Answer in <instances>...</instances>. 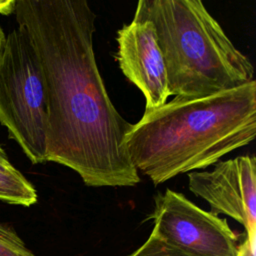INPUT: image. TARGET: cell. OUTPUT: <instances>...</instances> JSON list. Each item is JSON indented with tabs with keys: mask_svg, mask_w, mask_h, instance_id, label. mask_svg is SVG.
Wrapping results in <instances>:
<instances>
[{
	"mask_svg": "<svg viewBox=\"0 0 256 256\" xmlns=\"http://www.w3.org/2000/svg\"><path fill=\"white\" fill-rule=\"evenodd\" d=\"M47 95L46 162L74 170L89 187L140 182L124 148L132 124L111 101L93 47L95 12L86 0H16Z\"/></svg>",
	"mask_w": 256,
	"mask_h": 256,
	"instance_id": "1",
	"label": "cell"
},
{
	"mask_svg": "<svg viewBox=\"0 0 256 256\" xmlns=\"http://www.w3.org/2000/svg\"><path fill=\"white\" fill-rule=\"evenodd\" d=\"M256 136V81L199 98H176L145 110L124 148L137 171L157 186L206 168Z\"/></svg>",
	"mask_w": 256,
	"mask_h": 256,
	"instance_id": "2",
	"label": "cell"
},
{
	"mask_svg": "<svg viewBox=\"0 0 256 256\" xmlns=\"http://www.w3.org/2000/svg\"><path fill=\"white\" fill-rule=\"evenodd\" d=\"M134 16L155 27L170 96L199 98L254 80V67L200 0H140Z\"/></svg>",
	"mask_w": 256,
	"mask_h": 256,
	"instance_id": "3",
	"label": "cell"
},
{
	"mask_svg": "<svg viewBox=\"0 0 256 256\" xmlns=\"http://www.w3.org/2000/svg\"><path fill=\"white\" fill-rule=\"evenodd\" d=\"M0 123L32 164L46 162L45 80L30 37L21 26L6 35L0 53Z\"/></svg>",
	"mask_w": 256,
	"mask_h": 256,
	"instance_id": "4",
	"label": "cell"
},
{
	"mask_svg": "<svg viewBox=\"0 0 256 256\" xmlns=\"http://www.w3.org/2000/svg\"><path fill=\"white\" fill-rule=\"evenodd\" d=\"M153 230L188 256H239L238 236L225 218L169 188L154 197Z\"/></svg>",
	"mask_w": 256,
	"mask_h": 256,
	"instance_id": "5",
	"label": "cell"
},
{
	"mask_svg": "<svg viewBox=\"0 0 256 256\" xmlns=\"http://www.w3.org/2000/svg\"><path fill=\"white\" fill-rule=\"evenodd\" d=\"M188 188L210 205V212L231 217L244 226L247 239L256 240L255 156L218 161L211 171H192Z\"/></svg>",
	"mask_w": 256,
	"mask_h": 256,
	"instance_id": "6",
	"label": "cell"
},
{
	"mask_svg": "<svg viewBox=\"0 0 256 256\" xmlns=\"http://www.w3.org/2000/svg\"><path fill=\"white\" fill-rule=\"evenodd\" d=\"M115 59L124 76L145 97V110L160 107L169 94L167 72L151 21L134 16L117 31Z\"/></svg>",
	"mask_w": 256,
	"mask_h": 256,
	"instance_id": "7",
	"label": "cell"
},
{
	"mask_svg": "<svg viewBox=\"0 0 256 256\" xmlns=\"http://www.w3.org/2000/svg\"><path fill=\"white\" fill-rule=\"evenodd\" d=\"M37 200L35 187L12 165L6 152L0 146V201L29 207Z\"/></svg>",
	"mask_w": 256,
	"mask_h": 256,
	"instance_id": "8",
	"label": "cell"
},
{
	"mask_svg": "<svg viewBox=\"0 0 256 256\" xmlns=\"http://www.w3.org/2000/svg\"><path fill=\"white\" fill-rule=\"evenodd\" d=\"M130 256H188L172 246L153 229L148 239Z\"/></svg>",
	"mask_w": 256,
	"mask_h": 256,
	"instance_id": "9",
	"label": "cell"
},
{
	"mask_svg": "<svg viewBox=\"0 0 256 256\" xmlns=\"http://www.w3.org/2000/svg\"><path fill=\"white\" fill-rule=\"evenodd\" d=\"M0 256H35L15 230L0 222Z\"/></svg>",
	"mask_w": 256,
	"mask_h": 256,
	"instance_id": "10",
	"label": "cell"
},
{
	"mask_svg": "<svg viewBox=\"0 0 256 256\" xmlns=\"http://www.w3.org/2000/svg\"><path fill=\"white\" fill-rule=\"evenodd\" d=\"M16 0H0V14L10 15L14 13Z\"/></svg>",
	"mask_w": 256,
	"mask_h": 256,
	"instance_id": "11",
	"label": "cell"
},
{
	"mask_svg": "<svg viewBox=\"0 0 256 256\" xmlns=\"http://www.w3.org/2000/svg\"><path fill=\"white\" fill-rule=\"evenodd\" d=\"M5 37H6V34L4 33L2 27L0 26V53H1V51H2V47H3L4 41H5Z\"/></svg>",
	"mask_w": 256,
	"mask_h": 256,
	"instance_id": "12",
	"label": "cell"
}]
</instances>
